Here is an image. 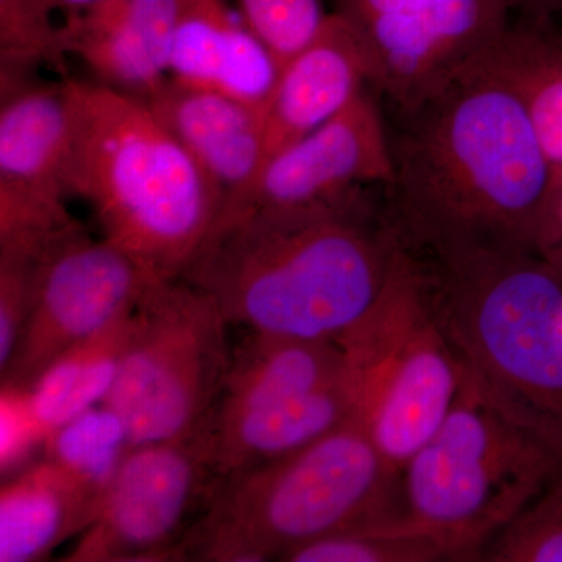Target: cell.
<instances>
[{"label":"cell","instance_id":"30bf717a","mask_svg":"<svg viewBox=\"0 0 562 562\" xmlns=\"http://www.w3.org/2000/svg\"><path fill=\"white\" fill-rule=\"evenodd\" d=\"M217 480L206 424L187 438L133 447L63 561H176L188 519Z\"/></svg>","mask_w":562,"mask_h":562},{"label":"cell","instance_id":"ac0fdd59","mask_svg":"<svg viewBox=\"0 0 562 562\" xmlns=\"http://www.w3.org/2000/svg\"><path fill=\"white\" fill-rule=\"evenodd\" d=\"M355 413L349 371L288 401L254 412L211 416V465L220 479L301 452L341 427Z\"/></svg>","mask_w":562,"mask_h":562},{"label":"cell","instance_id":"3957f363","mask_svg":"<svg viewBox=\"0 0 562 562\" xmlns=\"http://www.w3.org/2000/svg\"><path fill=\"white\" fill-rule=\"evenodd\" d=\"M65 88L69 194L151 280L180 279L220 220V192L146 102L95 81Z\"/></svg>","mask_w":562,"mask_h":562},{"label":"cell","instance_id":"44dd1931","mask_svg":"<svg viewBox=\"0 0 562 562\" xmlns=\"http://www.w3.org/2000/svg\"><path fill=\"white\" fill-rule=\"evenodd\" d=\"M522 102L554 173L562 176V35L539 22L509 24L480 58Z\"/></svg>","mask_w":562,"mask_h":562},{"label":"cell","instance_id":"ffe728a7","mask_svg":"<svg viewBox=\"0 0 562 562\" xmlns=\"http://www.w3.org/2000/svg\"><path fill=\"white\" fill-rule=\"evenodd\" d=\"M346 372L336 342L247 333L231 355L213 416L254 412L335 382Z\"/></svg>","mask_w":562,"mask_h":562},{"label":"cell","instance_id":"d6986e66","mask_svg":"<svg viewBox=\"0 0 562 562\" xmlns=\"http://www.w3.org/2000/svg\"><path fill=\"white\" fill-rule=\"evenodd\" d=\"M103 494L44 457L0 490V562H35L80 536Z\"/></svg>","mask_w":562,"mask_h":562},{"label":"cell","instance_id":"5bb4252c","mask_svg":"<svg viewBox=\"0 0 562 562\" xmlns=\"http://www.w3.org/2000/svg\"><path fill=\"white\" fill-rule=\"evenodd\" d=\"M143 102L201 166L222 211L241 201L265 165V110L173 77Z\"/></svg>","mask_w":562,"mask_h":562},{"label":"cell","instance_id":"7a4b0ae2","mask_svg":"<svg viewBox=\"0 0 562 562\" xmlns=\"http://www.w3.org/2000/svg\"><path fill=\"white\" fill-rule=\"evenodd\" d=\"M403 243L361 190L225 214L180 279L247 333L339 344L371 312Z\"/></svg>","mask_w":562,"mask_h":562},{"label":"cell","instance_id":"9a60e30c","mask_svg":"<svg viewBox=\"0 0 562 562\" xmlns=\"http://www.w3.org/2000/svg\"><path fill=\"white\" fill-rule=\"evenodd\" d=\"M369 88L371 63L360 33L333 11L319 33L281 65L265 106L266 160L341 113Z\"/></svg>","mask_w":562,"mask_h":562},{"label":"cell","instance_id":"7c38bea8","mask_svg":"<svg viewBox=\"0 0 562 562\" xmlns=\"http://www.w3.org/2000/svg\"><path fill=\"white\" fill-rule=\"evenodd\" d=\"M70 136L65 80L0 87V255L38 257L76 222L66 206Z\"/></svg>","mask_w":562,"mask_h":562},{"label":"cell","instance_id":"603a6c76","mask_svg":"<svg viewBox=\"0 0 562 562\" xmlns=\"http://www.w3.org/2000/svg\"><path fill=\"white\" fill-rule=\"evenodd\" d=\"M281 561L436 562L454 561V557L441 539L401 513L325 536Z\"/></svg>","mask_w":562,"mask_h":562},{"label":"cell","instance_id":"484cf974","mask_svg":"<svg viewBox=\"0 0 562 562\" xmlns=\"http://www.w3.org/2000/svg\"><path fill=\"white\" fill-rule=\"evenodd\" d=\"M480 561L562 562V472L486 543Z\"/></svg>","mask_w":562,"mask_h":562},{"label":"cell","instance_id":"277c9868","mask_svg":"<svg viewBox=\"0 0 562 562\" xmlns=\"http://www.w3.org/2000/svg\"><path fill=\"white\" fill-rule=\"evenodd\" d=\"M427 255L436 312L464 379L562 457V279L532 251Z\"/></svg>","mask_w":562,"mask_h":562},{"label":"cell","instance_id":"f546056e","mask_svg":"<svg viewBox=\"0 0 562 562\" xmlns=\"http://www.w3.org/2000/svg\"><path fill=\"white\" fill-rule=\"evenodd\" d=\"M514 11L522 14L525 20L562 32V0H516Z\"/></svg>","mask_w":562,"mask_h":562},{"label":"cell","instance_id":"52a82bcc","mask_svg":"<svg viewBox=\"0 0 562 562\" xmlns=\"http://www.w3.org/2000/svg\"><path fill=\"white\" fill-rule=\"evenodd\" d=\"M353 417L402 471L452 409L464 371L432 299L430 272L403 243L371 312L339 342Z\"/></svg>","mask_w":562,"mask_h":562},{"label":"cell","instance_id":"4316f807","mask_svg":"<svg viewBox=\"0 0 562 562\" xmlns=\"http://www.w3.org/2000/svg\"><path fill=\"white\" fill-rule=\"evenodd\" d=\"M280 65L319 33L330 11L325 0H232Z\"/></svg>","mask_w":562,"mask_h":562},{"label":"cell","instance_id":"7402d4cb","mask_svg":"<svg viewBox=\"0 0 562 562\" xmlns=\"http://www.w3.org/2000/svg\"><path fill=\"white\" fill-rule=\"evenodd\" d=\"M132 314L55 358L24 390L44 441L55 428L106 401L120 373Z\"/></svg>","mask_w":562,"mask_h":562},{"label":"cell","instance_id":"9c48e42d","mask_svg":"<svg viewBox=\"0 0 562 562\" xmlns=\"http://www.w3.org/2000/svg\"><path fill=\"white\" fill-rule=\"evenodd\" d=\"M151 281L131 255L74 222L41 251L31 313L2 386L27 390L55 358L131 314Z\"/></svg>","mask_w":562,"mask_h":562},{"label":"cell","instance_id":"8992f818","mask_svg":"<svg viewBox=\"0 0 562 562\" xmlns=\"http://www.w3.org/2000/svg\"><path fill=\"white\" fill-rule=\"evenodd\" d=\"M562 472L552 446L508 419L462 379L452 409L401 471L402 509L454 561L486 543Z\"/></svg>","mask_w":562,"mask_h":562},{"label":"cell","instance_id":"e0dca14e","mask_svg":"<svg viewBox=\"0 0 562 562\" xmlns=\"http://www.w3.org/2000/svg\"><path fill=\"white\" fill-rule=\"evenodd\" d=\"M281 65L232 0H177L171 77L265 110Z\"/></svg>","mask_w":562,"mask_h":562},{"label":"cell","instance_id":"6da1fadb","mask_svg":"<svg viewBox=\"0 0 562 562\" xmlns=\"http://www.w3.org/2000/svg\"><path fill=\"white\" fill-rule=\"evenodd\" d=\"M390 127L395 224L424 254H535L554 173L522 102L482 60Z\"/></svg>","mask_w":562,"mask_h":562},{"label":"cell","instance_id":"83f0119b","mask_svg":"<svg viewBox=\"0 0 562 562\" xmlns=\"http://www.w3.org/2000/svg\"><path fill=\"white\" fill-rule=\"evenodd\" d=\"M2 471L20 464L36 442L44 443L38 422L33 417L27 394L18 387L2 386Z\"/></svg>","mask_w":562,"mask_h":562},{"label":"cell","instance_id":"5b68a950","mask_svg":"<svg viewBox=\"0 0 562 562\" xmlns=\"http://www.w3.org/2000/svg\"><path fill=\"white\" fill-rule=\"evenodd\" d=\"M176 561H281L325 536L403 513L401 472L350 417L301 452L222 476Z\"/></svg>","mask_w":562,"mask_h":562},{"label":"cell","instance_id":"cb8c5ba5","mask_svg":"<svg viewBox=\"0 0 562 562\" xmlns=\"http://www.w3.org/2000/svg\"><path fill=\"white\" fill-rule=\"evenodd\" d=\"M133 447L127 425L106 403L55 428L44 441L46 458L102 494Z\"/></svg>","mask_w":562,"mask_h":562},{"label":"cell","instance_id":"8fae6325","mask_svg":"<svg viewBox=\"0 0 562 562\" xmlns=\"http://www.w3.org/2000/svg\"><path fill=\"white\" fill-rule=\"evenodd\" d=\"M516 0H390L350 20L372 70V88L408 110L471 68L512 24ZM338 13V11H336ZM344 16V14H342Z\"/></svg>","mask_w":562,"mask_h":562},{"label":"cell","instance_id":"1f68e13d","mask_svg":"<svg viewBox=\"0 0 562 562\" xmlns=\"http://www.w3.org/2000/svg\"><path fill=\"white\" fill-rule=\"evenodd\" d=\"M557 32H560V31H557ZM560 33H561V35H562V32H560Z\"/></svg>","mask_w":562,"mask_h":562},{"label":"cell","instance_id":"4dcf8cb0","mask_svg":"<svg viewBox=\"0 0 562 562\" xmlns=\"http://www.w3.org/2000/svg\"><path fill=\"white\" fill-rule=\"evenodd\" d=\"M50 10L63 11L66 16L69 14L79 13V11L88 9V7L94 5V3L101 2V0H43Z\"/></svg>","mask_w":562,"mask_h":562},{"label":"cell","instance_id":"d4e9b609","mask_svg":"<svg viewBox=\"0 0 562 562\" xmlns=\"http://www.w3.org/2000/svg\"><path fill=\"white\" fill-rule=\"evenodd\" d=\"M54 13L43 0H0V74L65 70V31Z\"/></svg>","mask_w":562,"mask_h":562},{"label":"cell","instance_id":"f1b7e54d","mask_svg":"<svg viewBox=\"0 0 562 562\" xmlns=\"http://www.w3.org/2000/svg\"><path fill=\"white\" fill-rule=\"evenodd\" d=\"M535 254L562 279V176L554 179L552 194L543 210Z\"/></svg>","mask_w":562,"mask_h":562},{"label":"cell","instance_id":"4fadbf2b","mask_svg":"<svg viewBox=\"0 0 562 562\" xmlns=\"http://www.w3.org/2000/svg\"><path fill=\"white\" fill-rule=\"evenodd\" d=\"M394 161L390 125L371 88L316 131L277 150L241 201L247 209H303L338 201L373 184L390 187Z\"/></svg>","mask_w":562,"mask_h":562},{"label":"cell","instance_id":"2e32d148","mask_svg":"<svg viewBox=\"0 0 562 562\" xmlns=\"http://www.w3.org/2000/svg\"><path fill=\"white\" fill-rule=\"evenodd\" d=\"M177 0H101L66 16V50L95 83L147 98L171 77Z\"/></svg>","mask_w":562,"mask_h":562},{"label":"cell","instance_id":"ba28073f","mask_svg":"<svg viewBox=\"0 0 562 562\" xmlns=\"http://www.w3.org/2000/svg\"><path fill=\"white\" fill-rule=\"evenodd\" d=\"M227 327L214 299L188 281L147 286L103 402L120 413L133 446L187 438L206 424L231 364Z\"/></svg>","mask_w":562,"mask_h":562}]
</instances>
